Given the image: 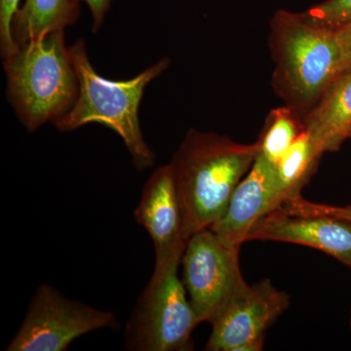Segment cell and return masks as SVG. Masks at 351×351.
Listing matches in <instances>:
<instances>
[{
  "mask_svg": "<svg viewBox=\"0 0 351 351\" xmlns=\"http://www.w3.org/2000/svg\"><path fill=\"white\" fill-rule=\"evenodd\" d=\"M261 152L216 133L189 129L170 165L181 199L184 239L211 228Z\"/></svg>",
  "mask_w": 351,
  "mask_h": 351,
  "instance_id": "1",
  "label": "cell"
},
{
  "mask_svg": "<svg viewBox=\"0 0 351 351\" xmlns=\"http://www.w3.org/2000/svg\"><path fill=\"white\" fill-rule=\"evenodd\" d=\"M69 51L80 91L73 108L53 124L62 132L77 130L89 123L101 124L122 138L138 171L152 167L156 154L143 136L138 110L145 88L168 69L169 59L163 58L130 80H112L95 71L83 39L69 46Z\"/></svg>",
  "mask_w": 351,
  "mask_h": 351,
  "instance_id": "2",
  "label": "cell"
},
{
  "mask_svg": "<svg viewBox=\"0 0 351 351\" xmlns=\"http://www.w3.org/2000/svg\"><path fill=\"white\" fill-rule=\"evenodd\" d=\"M269 41L274 91L304 119L341 73L335 29L304 12L279 10L270 21Z\"/></svg>",
  "mask_w": 351,
  "mask_h": 351,
  "instance_id": "3",
  "label": "cell"
},
{
  "mask_svg": "<svg viewBox=\"0 0 351 351\" xmlns=\"http://www.w3.org/2000/svg\"><path fill=\"white\" fill-rule=\"evenodd\" d=\"M7 97L27 131L56 122L75 105L80 91L64 31L50 32L20 46L3 62Z\"/></svg>",
  "mask_w": 351,
  "mask_h": 351,
  "instance_id": "4",
  "label": "cell"
},
{
  "mask_svg": "<svg viewBox=\"0 0 351 351\" xmlns=\"http://www.w3.org/2000/svg\"><path fill=\"white\" fill-rule=\"evenodd\" d=\"M179 262L152 274L127 322L124 343L134 351H188L197 317L182 279Z\"/></svg>",
  "mask_w": 351,
  "mask_h": 351,
  "instance_id": "5",
  "label": "cell"
},
{
  "mask_svg": "<svg viewBox=\"0 0 351 351\" xmlns=\"http://www.w3.org/2000/svg\"><path fill=\"white\" fill-rule=\"evenodd\" d=\"M239 250L211 228L195 233L186 242L182 280L199 324H212L250 286L240 269Z\"/></svg>",
  "mask_w": 351,
  "mask_h": 351,
  "instance_id": "6",
  "label": "cell"
},
{
  "mask_svg": "<svg viewBox=\"0 0 351 351\" xmlns=\"http://www.w3.org/2000/svg\"><path fill=\"white\" fill-rule=\"evenodd\" d=\"M112 311L69 299L53 286L36 288L8 351H64L84 335L117 326Z\"/></svg>",
  "mask_w": 351,
  "mask_h": 351,
  "instance_id": "7",
  "label": "cell"
},
{
  "mask_svg": "<svg viewBox=\"0 0 351 351\" xmlns=\"http://www.w3.org/2000/svg\"><path fill=\"white\" fill-rule=\"evenodd\" d=\"M289 304L287 293L277 290L269 279L249 286L212 323L205 350H262L265 331Z\"/></svg>",
  "mask_w": 351,
  "mask_h": 351,
  "instance_id": "8",
  "label": "cell"
},
{
  "mask_svg": "<svg viewBox=\"0 0 351 351\" xmlns=\"http://www.w3.org/2000/svg\"><path fill=\"white\" fill-rule=\"evenodd\" d=\"M134 216L154 242V272L182 261L186 240L181 199L170 164L157 168L147 179Z\"/></svg>",
  "mask_w": 351,
  "mask_h": 351,
  "instance_id": "9",
  "label": "cell"
},
{
  "mask_svg": "<svg viewBox=\"0 0 351 351\" xmlns=\"http://www.w3.org/2000/svg\"><path fill=\"white\" fill-rule=\"evenodd\" d=\"M250 239L311 247L351 267V221L331 215L280 206L255 226Z\"/></svg>",
  "mask_w": 351,
  "mask_h": 351,
  "instance_id": "10",
  "label": "cell"
},
{
  "mask_svg": "<svg viewBox=\"0 0 351 351\" xmlns=\"http://www.w3.org/2000/svg\"><path fill=\"white\" fill-rule=\"evenodd\" d=\"M285 201L276 165L260 152L235 189L225 214L210 228L221 239L241 247L255 226Z\"/></svg>",
  "mask_w": 351,
  "mask_h": 351,
  "instance_id": "11",
  "label": "cell"
},
{
  "mask_svg": "<svg viewBox=\"0 0 351 351\" xmlns=\"http://www.w3.org/2000/svg\"><path fill=\"white\" fill-rule=\"evenodd\" d=\"M302 120L316 156L338 151L351 133V71L335 78Z\"/></svg>",
  "mask_w": 351,
  "mask_h": 351,
  "instance_id": "12",
  "label": "cell"
},
{
  "mask_svg": "<svg viewBox=\"0 0 351 351\" xmlns=\"http://www.w3.org/2000/svg\"><path fill=\"white\" fill-rule=\"evenodd\" d=\"M80 0H25L12 22L18 48L50 32L64 31L80 17Z\"/></svg>",
  "mask_w": 351,
  "mask_h": 351,
  "instance_id": "13",
  "label": "cell"
},
{
  "mask_svg": "<svg viewBox=\"0 0 351 351\" xmlns=\"http://www.w3.org/2000/svg\"><path fill=\"white\" fill-rule=\"evenodd\" d=\"M304 131V120L294 108L289 106L274 108L267 117L262 136L258 141L261 154L276 165Z\"/></svg>",
  "mask_w": 351,
  "mask_h": 351,
  "instance_id": "14",
  "label": "cell"
},
{
  "mask_svg": "<svg viewBox=\"0 0 351 351\" xmlns=\"http://www.w3.org/2000/svg\"><path fill=\"white\" fill-rule=\"evenodd\" d=\"M318 159L319 157L314 152L311 138L304 130L276 165L286 201L301 195L300 191L308 180Z\"/></svg>",
  "mask_w": 351,
  "mask_h": 351,
  "instance_id": "15",
  "label": "cell"
},
{
  "mask_svg": "<svg viewBox=\"0 0 351 351\" xmlns=\"http://www.w3.org/2000/svg\"><path fill=\"white\" fill-rule=\"evenodd\" d=\"M304 13L311 20L336 29L351 22V0H325Z\"/></svg>",
  "mask_w": 351,
  "mask_h": 351,
  "instance_id": "16",
  "label": "cell"
},
{
  "mask_svg": "<svg viewBox=\"0 0 351 351\" xmlns=\"http://www.w3.org/2000/svg\"><path fill=\"white\" fill-rule=\"evenodd\" d=\"M21 0H0V52L3 60L17 52V44L13 38L14 16L20 8Z\"/></svg>",
  "mask_w": 351,
  "mask_h": 351,
  "instance_id": "17",
  "label": "cell"
},
{
  "mask_svg": "<svg viewBox=\"0 0 351 351\" xmlns=\"http://www.w3.org/2000/svg\"><path fill=\"white\" fill-rule=\"evenodd\" d=\"M284 206L292 208V209L304 210V211L331 215V216L338 217V218L341 219H351V205L348 207H332L327 206V205L313 204V203L302 199L301 195L286 201L284 203Z\"/></svg>",
  "mask_w": 351,
  "mask_h": 351,
  "instance_id": "18",
  "label": "cell"
},
{
  "mask_svg": "<svg viewBox=\"0 0 351 351\" xmlns=\"http://www.w3.org/2000/svg\"><path fill=\"white\" fill-rule=\"evenodd\" d=\"M335 34L341 52V75L351 71V22L336 27Z\"/></svg>",
  "mask_w": 351,
  "mask_h": 351,
  "instance_id": "19",
  "label": "cell"
},
{
  "mask_svg": "<svg viewBox=\"0 0 351 351\" xmlns=\"http://www.w3.org/2000/svg\"><path fill=\"white\" fill-rule=\"evenodd\" d=\"M82 1L87 4L91 11L92 18H93L92 32L96 34L101 29L113 0H82Z\"/></svg>",
  "mask_w": 351,
  "mask_h": 351,
  "instance_id": "20",
  "label": "cell"
},
{
  "mask_svg": "<svg viewBox=\"0 0 351 351\" xmlns=\"http://www.w3.org/2000/svg\"><path fill=\"white\" fill-rule=\"evenodd\" d=\"M348 221H351V219H348Z\"/></svg>",
  "mask_w": 351,
  "mask_h": 351,
  "instance_id": "21",
  "label": "cell"
},
{
  "mask_svg": "<svg viewBox=\"0 0 351 351\" xmlns=\"http://www.w3.org/2000/svg\"><path fill=\"white\" fill-rule=\"evenodd\" d=\"M350 326H351V319H350Z\"/></svg>",
  "mask_w": 351,
  "mask_h": 351,
  "instance_id": "22",
  "label": "cell"
},
{
  "mask_svg": "<svg viewBox=\"0 0 351 351\" xmlns=\"http://www.w3.org/2000/svg\"><path fill=\"white\" fill-rule=\"evenodd\" d=\"M350 137H351V133H350Z\"/></svg>",
  "mask_w": 351,
  "mask_h": 351,
  "instance_id": "23",
  "label": "cell"
}]
</instances>
